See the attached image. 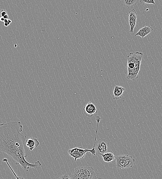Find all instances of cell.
Listing matches in <instances>:
<instances>
[{"label":"cell","mask_w":162,"mask_h":179,"mask_svg":"<svg viewBox=\"0 0 162 179\" xmlns=\"http://www.w3.org/2000/svg\"><path fill=\"white\" fill-rule=\"evenodd\" d=\"M26 145L30 151H32L35 148H37L40 145L38 140L35 138H28L26 141Z\"/></svg>","instance_id":"10"},{"label":"cell","mask_w":162,"mask_h":179,"mask_svg":"<svg viewBox=\"0 0 162 179\" xmlns=\"http://www.w3.org/2000/svg\"><path fill=\"white\" fill-rule=\"evenodd\" d=\"M116 167L119 169H124L133 167L135 159L132 156L123 154L115 157Z\"/></svg>","instance_id":"4"},{"label":"cell","mask_w":162,"mask_h":179,"mask_svg":"<svg viewBox=\"0 0 162 179\" xmlns=\"http://www.w3.org/2000/svg\"><path fill=\"white\" fill-rule=\"evenodd\" d=\"M5 19H8L9 18V15L8 14H6L3 17Z\"/></svg>","instance_id":"20"},{"label":"cell","mask_w":162,"mask_h":179,"mask_svg":"<svg viewBox=\"0 0 162 179\" xmlns=\"http://www.w3.org/2000/svg\"><path fill=\"white\" fill-rule=\"evenodd\" d=\"M99 178L95 176L94 169L90 166L78 167L72 171L71 177L73 179H92Z\"/></svg>","instance_id":"3"},{"label":"cell","mask_w":162,"mask_h":179,"mask_svg":"<svg viewBox=\"0 0 162 179\" xmlns=\"http://www.w3.org/2000/svg\"><path fill=\"white\" fill-rule=\"evenodd\" d=\"M5 19L3 17H0V21L2 22H4L5 20Z\"/></svg>","instance_id":"19"},{"label":"cell","mask_w":162,"mask_h":179,"mask_svg":"<svg viewBox=\"0 0 162 179\" xmlns=\"http://www.w3.org/2000/svg\"><path fill=\"white\" fill-rule=\"evenodd\" d=\"M125 90V88L120 86L115 85L113 91V98L114 100H118L122 98L123 93Z\"/></svg>","instance_id":"9"},{"label":"cell","mask_w":162,"mask_h":179,"mask_svg":"<svg viewBox=\"0 0 162 179\" xmlns=\"http://www.w3.org/2000/svg\"><path fill=\"white\" fill-rule=\"evenodd\" d=\"M84 114L88 117H92L94 114L98 112V110L95 105L92 102H88L83 108Z\"/></svg>","instance_id":"8"},{"label":"cell","mask_w":162,"mask_h":179,"mask_svg":"<svg viewBox=\"0 0 162 179\" xmlns=\"http://www.w3.org/2000/svg\"><path fill=\"white\" fill-rule=\"evenodd\" d=\"M140 2L143 4H155L156 3L154 0H140Z\"/></svg>","instance_id":"15"},{"label":"cell","mask_w":162,"mask_h":179,"mask_svg":"<svg viewBox=\"0 0 162 179\" xmlns=\"http://www.w3.org/2000/svg\"><path fill=\"white\" fill-rule=\"evenodd\" d=\"M95 120L97 121V130H96V134L95 136V139L94 143V145L92 149L89 150V151H88V152H90L92 155H95V143L96 142V138H97V134L98 133V125H99V123L101 120V118L99 116H97L95 118Z\"/></svg>","instance_id":"12"},{"label":"cell","mask_w":162,"mask_h":179,"mask_svg":"<svg viewBox=\"0 0 162 179\" xmlns=\"http://www.w3.org/2000/svg\"><path fill=\"white\" fill-rule=\"evenodd\" d=\"M103 160L106 163H110L112 162L115 159L116 156L113 154V152L112 151L109 152L104 154L101 155Z\"/></svg>","instance_id":"11"},{"label":"cell","mask_w":162,"mask_h":179,"mask_svg":"<svg viewBox=\"0 0 162 179\" xmlns=\"http://www.w3.org/2000/svg\"><path fill=\"white\" fill-rule=\"evenodd\" d=\"M89 149L75 148L67 151L69 154L74 159L76 162L77 159H82L85 157L86 153L88 152Z\"/></svg>","instance_id":"6"},{"label":"cell","mask_w":162,"mask_h":179,"mask_svg":"<svg viewBox=\"0 0 162 179\" xmlns=\"http://www.w3.org/2000/svg\"><path fill=\"white\" fill-rule=\"evenodd\" d=\"M143 32L146 34V35L150 34L152 31H153V29L150 25L148 26H145L140 29Z\"/></svg>","instance_id":"14"},{"label":"cell","mask_w":162,"mask_h":179,"mask_svg":"<svg viewBox=\"0 0 162 179\" xmlns=\"http://www.w3.org/2000/svg\"><path fill=\"white\" fill-rule=\"evenodd\" d=\"M59 179H71L70 176L67 173H66L64 175L60 176Z\"/></svg>","instance_id":"17"},{"label":"cell","mask_w":162,"mask_h":179,"mask_svg":"<svg viewBox=\"0 0 162 179\" xmlns=\"http://www.w3.org/2000/svg\"><path fill=\"white\" fill-rule=\"evenodd\" d=\"M22 126L19 121L0 124V151L8 155L16 165L19 164L24 170L29 168L39 169L41 166L40 161L34 164L27 162L24 147L26 136L22 134Z\"/></svg>","instance_id":"1"},{"label":"cell","mask_w":162,"mask_h":179,"mask_svg":"<svg viewBox=\"0 0 162 179\" xmlns=\"http://www.w3.org/2000/svg\"><path fill=\"white\" fill-rule=\"evenodd\" d=\"M143 56L142 53L136 52L135 54L130 53L127 57L128 73L126 78L135 80L138 78L141 60Z\"/></svg>","instance_id":"2"},{"label":"cell","mask_w":162,"mask_h":179,"mask_svg":"<svg viewBox=\"0 0 162 179\" xmlns=\"http://www.w3.org/2000/svg\"><path fill=\"white\" fill-rule=\"evenodd\" d=\"M140 36L143 39L144 38V37H146V35L145 33L143 32L142 31H141V30L140 29L135 35V36Z\"/></svg>","instance_id":"16"},{"label":"cell","mask_w":162,"mask_h":179,"mask_svg":"<svg viewBox=\"0 0 162 179\" xmlns=\"http://www.w3.org/2000/svg\"><path fill=\"white\" fill-rule=\"evenodd\" d=\"M8 22L7 23H8L9 26L10 24H11L12 23V21H11V19H8Z\"/></svg>","instance_id":"21"},{"label":"cell","mask_w":162,"mask_h":179,"mask_svg":"<svg viewBox=\"0 0 162 179\" xmlns=\"http://www.w3.org/2000/svg\"><path fill=\"white\" fill-rule=\"evenodd\" d=\"M6 14H7V12L5 10L2 9L0 12V16L1 17H4Z\"/></svg>","instance_id":"18"},{"label":"cell","mask_w":162,"mask_h":179,"mask_svg":"<svg viewBox=\"0 0 162 179\" xmlns=\"http://www.w3.org/2000/svg\"><path fill=\"white\" fill-rule=\"evenodd\" d=\"M139 0H123V3L128 8H131L137 4Z\"/></svg>","instance_id":"13"},{"label":"cell","mask_w":162,"mask_h":179,"mask_svg":"<svg viewBox=\"0 0 162 179\" xmlns=\"http://www.w3.org/2000/svg\"><path fill=\"white\" fill-rule=\"evenodd\" d=\"M95 155L100 157L101 155L109 152V141L105 138H101L96 141L95 145Z\"/></svg>","instance_id":"5"},{"label":"cell","mask_w":162,"mask_h":179,"mask_svg":"<svg viewBox=\"0 0 162 179\" xmlns=\"http://www.w3.org/2000/svg\"><path fill=\"white\" fill-rule=\"evenodd\" d=\"M4 26L5 27H8L9 26L8 23H4Z\"/></svg>","instance_id":"23"},{"label":"cell","mask_w":162,"mask_h":179,"mask_svg":"<svg viewBox=\"0 0 162 179\" xmlns=\"http://www.w3.org/2000/svg\"><path fill=\"white\" fill-rule=\"evenodd\" d=\"M8 19H5L4 21V23H8Z\"/></svg>","instance_id":"22"},{"label":"cell","mask_w":162,"mask_h":179,"mask_svg":"<svg viewBox=\"0 0 162 179\" xmlns=\"http://www.w3.org/2000/svg\"><path fill=\"white\" fill-rule=\"evenodd\" d=\"M129 23L130 26V33L133 34L134 32V29L136 25L137 13L136 10L133 9L129 12Z\"/></svg>","instance_id":"7"}]
</instances>
